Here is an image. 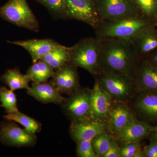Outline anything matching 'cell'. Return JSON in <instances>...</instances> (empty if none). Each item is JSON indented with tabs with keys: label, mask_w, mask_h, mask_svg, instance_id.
<instances>
[{
	"label": "cell",
	"mask_w": 157,
	"mask_h": 157,
	"mask_svg": "<svg viewBox=\"0 0 157 157\" xmlns=\"http://www.w3.org/2000/svg\"><path fill=\"white\" fill-rule=\"evenodd\" d=\"M67 19H76L98 28L102 20L98 14L95 0H66Z\"/></svg>",
	"instance_id": "8"
},
{
	"label": "cell",
	"mask_w": 157,
	"mask_h": 157,
	"mask_svg": "<svg viewBox=\"0 0 157 157\" xmlns=\"http://www.w3.org/2000/svg\"><path fill=\"white\" fill-rule=\"evenodd\" d=\"M135 51L140 59L157 48V29L150 26L137 34L132 40Z\"/></svg>",
	"instance_id": "19"
},
{
	"label": "cell",
	"mask_w": 157,
	"mask_h": 157,
	"mask_svg": "<svg viewBox=\"0 0 157 157\" xmlns=\"http://www.w3.org/2000/svg\"><path fill=\"white\" fill-rule=\"evenodd\" d=\"M92 91L89 88H79L60 104L62 111L71 121L90 118Z\"/></svg>",
	"instance_id": "6"
},
{
	"label": "cell",
	"mask_w": 157,
	"mask_h": 157,
	"mask_svg": "<svg viewBox=\"0 0 157 157\" xmlns=\"http://www.w3.org/2000/svg\"><path fill=\"white\" fill-rule=\"evenodd\" d=\"M1 80L12 91L29 89L31 81L26 74H22L17 68L7 70L1 76Z\"/></svg>",
	"instance_id": "20"
},
{
	"label": "cell",
	"mask_w": 157,
	"mask_h": 157,
	"mask_svg": "<svg viewBox=\"0 0 157 157\" xmlns=\"http://www.w3.org/2000/svg\"><path fill=\"white\" fill-rule=\"evenodd\" d=\"M152 25L153 23L137 13L115 20L102 21L95 29L96 37L131 41L141 31Z\"/></svg>",
	"instance_id": "2"
},
{
	"label": "cell",
	"mask_w": 157,
	"mask_h": 157,
	"mask_svg": "<svg viewBox=\"0 0 157 157\" xmlns=\"http://www.w3.org/2000/svg\"><path fill=\"white\" fill-rule=\"evenodd\" d=\"M151 139H153L157 141V126L155 127L154 130L151 134Z\"/></svg>",
	"instance_id": "33"
},
{
	"label": "cell",
	"mask_w": 157,
	"mask_h": 157,
	"mask_svg": "<svg viewBox=\"0 0 157 157\" xmlns=\"http://www.w3.org/2000/svg\"><path fill=\"white\" fill-rule=\"evenodd\" d=\"M120 149L121 157H145L142 144L140 142L122 145Z\"/></svg>",
	"instance_id": "28"
},
{
	"label": "cell",
	"mask_w": 157,
	"mask_h": 157,
	"mask_svg": "<svg viewBox=\"0 0 157 157\" xmlns=\"http://www.w3.org/2000/svg\"><path fill=\"white\" fill-rule=\"evenodd\" d=\"M112 101L129 104L137 93L132 76L113 71H104L95 76Z\"/></svg>",
	"instance_id": "4"
},
{
	"label": "cell",
	"mask_w": 157,
	"mask_h": 157,
	"mask_svg": "<svg viewBox=\"0 0 157 157\" xmlns=\"http://www.w3.org/2000/svg\"><path fill=\"white\" fill-rule=\"evenodd\" d=\"M27 93L42 104L60 105L64 99L51 80L41 83L33 82Z\"/></svg>",
	"instance_id": "17"
},
{
	"label": "cell",
	"mask_w": 157,
	"mask_h": 157,
	"mask_svg": "<svg viewBox=\"0 0 157 157\" xmlns=\"http://www.w3.org/2000/svg\"><path fill=\"white\" fill-rule=\"evenodd\" d=\"M8 42L25 49L30 55L33 63L39 60L60 44L50 39H32Z\"/></svg>",
	"instance_id": "18"
},
{
	"label": "cell",
	"mask_w": 157,
	"mask_h": 157,
	"mask_svg": "<svg viewBox=\"0 0 157 157\" xmlns=\"http://www.w3.org/2000/svg\"><path fill=\"white\" fill-rule=\"evenodd\" d=\"M134 2L140 15L157 24V0H134Z\"/></svg>",
	"instance_id": "25"
},
{
	"label": "cell",
	"mask_w": 157,
	"mask_h": 157,
	"mask_svg": "<svg viewBox=\"0 0 157 157\" xmlns=\"http://www.w3.org/2000/svg\"><path fill=\"white\" fill-rule=\"evenodd\" d=\"M95 2L102 21L115 20L139 13L134 0H95Z\"/></svg>",
	"instance_id": "9"
},
{
	"label": "cell",
	"mask_w": 157,
	"mask_h": 157,
	"mask_svg": "<svg viewBox=\"0 0 157 157\" xmlns=\"http://www.w3.org/2000/svg\"><path fill=\"white\" fill-rule=\"evenodd\" d=\"M145 59L154 67L157 70V51L150 55L148 57Z\"/></svg>",
	"instance_id": "32"
},
{
	"label": "cell",
	"mask_w": 157,
	"mask_h": 157,
	"mask_svg": "<svg viewBox=\"0 0 157 157\" xmlns=\"http://www.w3.org/2000/svg\"><path fill=\"white\" fill-rule=\"evenodd\" d=\"M37 141L35 133L20 128L14 121L5 119L0 121V142L13 147H33Z\"/></svg>",
	"instance_id": "7"
},
{
	"label": "cell",
	"mask_w": 157,
	"mask_h": 157,
	"mask_svg": "<svg viewBox=\"0 0 157 157\" xmlns=\"http://www.w3.org/2000/svg\"><path fill=\"white\" fill-rule=\"evenodd\" d=\"M155 127L136 117L124 129L114 134V137L121 146L133 142H140L151 135Z\"/></svg>",
	"instance_id": "15"
},
{
	"label": "cell",
	"mask_w": 157,
	"mask_h": 157,
	"mask_svg": "<svg viewBox=\"0 0 157 157\" xmlns=\"http://www.w3.org/2000/svg\"><path fill=\"white\" fill-rule=\"evenodd\" d=\"M76 142L77 156L98 157L94 151L91 140H77Z\"/></svg>",
	"instance_id": "29"
},
{
	"label": "cell",
	"mask_w": 157,
	"mask_h": 157,
	"mask_svg": "<svg viewBox=\"0 0 157 157\" xmlns=\"http://www.w3.org/2000/svg\"><path fill=\"white\" fill-rule=\"evenodd\" d=\"M54 70L45 62L38 60L34 63L27 71L26 75L31 81L41 83L48 81L54 75Z\"/></svg>",
	"instance_id": "22"
},
{
	"label": "cell",
	"mask_w": 157,
	"mask_h": 157,
	"mask_svg": "<svg viewBox=\"0 0 157 157\" xmlns=\"http://www.w3.org/2000/svg\"><path fill=\"white\" fill-rule=\"evenodd\" d=\"M48 9L54 16L67 19L66 0H35Z\"/></svg>",
	"instance_id": "27"
},
{
	"label": "cell",
	"mask_w": 157,
	"mask_h": 157,
	"mask_svg": "<svg viewBox=\"0 0 157 157\" xmlns=\"http://www.w3.org/2000/svg\"><path fill=\"white\" fill-rule=\"evenodd\" d=\"M1 106L6 109V113L18 111L17 99L14 91L5 86L0 87Z\"/></svg>",
	"instance_id": "26"
},
{
	"label": "cell",
	"mask_w": 157,
	"mask_h": 157,
	"mask_svg": "<svg viewBox=\"0 0 157 157\" xmlns=\"http://www.w3.org/2000/svg\"><path fill=\"white\" fill-rule=\"evenodd\" d=\"M129 104L113 101L107 116V130L116 134L136 118L135 112Z\"/></svg>",
	"instance_id": "12"
},
{
	"label": "cell",
	"mask_w": 157,
	"mask_h": 157,
	"mask_svg": "<svg viewBox=\"0 0 157 157\" xmlns=\"http://www.w3.org/2000/svg\"><path fill=\"white\" fill-rule=\"evenodd\" d=\"M100 39L103 71H116L132 76L140 58L132 41L113 38Z\"/></svg>",
	"instance_id": "1"
},
{
	"label": "cell",
	"mask_w": 157,
	"mask_h": 157,
	"mask_svg": "<svg viewBox=\"0 0 157 157\" xmlns=\"http://www.w3.org/2000/svg\"><path fill=\"white\" fill-rule=\"evenodd\" d=\"M132 77L135 82L137 93L157 92V70L146 59H140Z\"/></svg>",
	"instance_id": "13"
},
{
	"label": "cell",
	"mask_w": 157,
	"mask_h": 157,
	"mask_svg": "<svg viewBox=\"0 0 157 157\" xmlns=\"http://www.w3.org/2000/svg\"><path fill=\"white\" fill-rule=\"evenodd\" d=\"M145 157H157V141L151 139L148 145L144 147Z\"/></svg>",
	"instance_id": "30"
},
{
	"label": "cell",
	"mask_w": 157,
	"mask_h": 157,
	"mask_svg": "<svg viewBox=\"0 0 157 157\" xmlns=\"http://www.w3.org/2000/svg\"><path fill=\"white\" fill-rule=\"evenodd\" d=\"M107 130L106 123L90 118L71 121L70 134L75 141L91 140L101 132Z\"/></svg>",
	"instance_id": "14"
},
{
	"label": "cell",
	"mask_w": 157,
	"mask_h": 157,
	"mask_svg": "<svg viewBox=\"0 0 157 157\" xmlns=\"http://www.w3.org/2000/svg\"><path fill=\"white\" fill-rule=\"evenodd\" d=\"M132 109L138 119L157 126V92H140L133 100ZM132 100V101H133Z\"/></svg>",
	"instance_id": "10"
},
{
	"label": "cell",
	"mask_w": 157,
	"mask_h": 157,
	"mask_svg": "<svg viewBox=\"0 0 157 157\" xmlns=\"http://www.w3.org/2000/svg\"><path fill=\"white\" fill-rule=\"evenodd\" d=\"M92 91V94L90 118L106 123L109 109L113 101L101 86L96 78Z\"/></svg>",
	"instance_id": "16"
},
{
	"label": "cell",
	"mask_w": 157,
	"mask_h": 157,
	"mask_svg": "<svg viewBox=\"0 0 157 157\" xmlns=\"http://www.w3.org/2000/svg\"><path fill=\"white\" fill-rule=\"evenodd\" d=\"M120 147L114 138L109 149L102 157H121Z\"/></svg>",
	"instance_id": "31"
},
{
	"label": "cell",
	"mask_w": 157,
	"mask_h": 157,
	"mask_svg": "<svg viewBox=\"0 0 157 157\" xmlns=\"http://www.w3.org/2000/svg\"><path fill=\"white\" fill-rule=\"evenodd\" d=\"M0 17L13 24L38 32L39 25L26 0H9L0 7Z\"/></svg>",
	"instance_id": "5"
},
{
	"label": "cell",
	"mask_w": 157,
	"mask_h": 157,
	"mask_svg": "<svg viewBox=\"0 0 157 157\" xmlns=\"http://www.w3.org/2000/svg\"><path fill=\"white\" fill-rule=\"evenodd\" d=\"M39 60L45 62L56 70L70 61L69 47L59 45L45 55Z\"/></svg>",
	"instance_id": "21"
},
{
	"label": "cell",
	"mask_w": 157,
	"mask_h": 157,
	"mask_svg": "<svg viewBox=\"0 0 157 157\" xmlns=\"http://www.w3.org/2000/svg\"><path fill=\"white\" fill-rule=\"evenodd\" d=\"M69 63L87 70L95 76L103 72L101 58V40L86 37L69 47Z\"/></svg>",
	"instance_id": "3"
},
{
	"label": "cell",
	"mask_w": 157,
	"mask_h": 157,
	"mask_svg": "<svg viewBox=\"0 0 157 157\" xmlns=\"http://www.w3.org/2000/svg\"><path fill=\"white\" fill-rule=\"evenodd\" d=\"M6 119L14 121L22 125L24 128L30 132L36 133H39L42 130V124L33 118L26 115L18 111L8 113L3 116Z\"/></svg>",
	"instance_id": "23"
},
{
	"label": "cell",
	"mask_w": 157,
	"mask_h": 157,
	"mask_svg": "<svg viewBox=\"0 0 157 157\" xmlns=\"http://www.w3.org/2000/svg\"><path fill=\"white\" fill-rule=\"evenodd\" d=\"M77 68L68 63L55 71L51 81L61 94L69 95L81 87Z\"/></svg>",
	"instance_id": "11"
},
{
	"label": "cell",
	"mask_w": 157,
	"mask_h": 157,
	"mask_svg": "<svg viewBox=\"0 0 157 157\" xmlns=\"http://www.w3.org/2000/svg\"><path fill=\"white\" fill-rule=\"evenodd\" d=\"M114 134L106 130L101 132L91 140L93 148L98 157H102L109 149L114 140Z\"/></svg>",
	"instance_id": "24"
}]
</instances>
